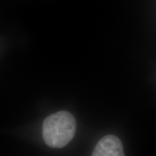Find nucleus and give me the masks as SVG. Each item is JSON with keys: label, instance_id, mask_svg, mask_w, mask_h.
<instances>
[{"label": "nucleus", "instance_id": "obj_1", "mask_svg": "<svg viewBox=\"0 0 156 156\" xmlns=\"http://www.w3.org/2000/svg\"><path fill=\"white\" fill-rule=\"evenodd\" d=\"M76 128V120L71 113L58 112L45 119L42 127L43 138L50 147H64L73 139Z\"/></svg>", "mask_w": 156, "mask_h": 156}, {"label": "nucleus", "instance_id": "obj_2", "mask_svg": "<svg viewBox=\"0 0 156 156\" xmlns=\"http://www.w3.org/2000/svg\"><path fill=\"white\" fill-rule=\"evenodd\" d=\"M93 156H122L124 149L119 138L115 135H106L99 140L93 150Z\"/></svg>", "mask_w": 156, "mask_h": 156}]
</instances>
